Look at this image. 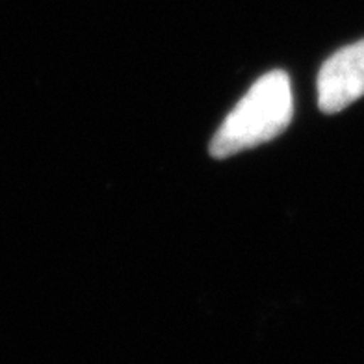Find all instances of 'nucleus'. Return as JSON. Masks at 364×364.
<instances>
[{"label":"nucleus","instance_id":"2","mask_svg":"<svg viewBox=\"0 0 364 364\" xmlns=\"http://www.w3.org/2000/svg\"><path fill=\"white\" fill-rule=\"evenodd\" d=\"M364 97V39L336 50L318 75V106L336 114Z\"/></svg>","mask_w":364,"mask_h":364},{"label":"nucleus","instance_id":"1","mask_svg":"<svg viewBox=\"0 0 364 364\" xmlns=\"http://www.w3.org/2000/svg\"><path fill=\"white\" fill-rule=\"evenodd\" d=\"M294 115L290 78L284 71L266 73L230 110L210 141L214 159L272 141L288 129Z\"/></svg>","mask_w":364,"mask_h":364}]
</instances>
